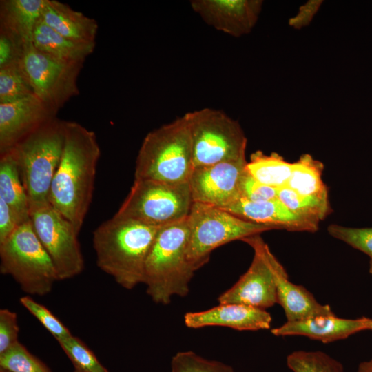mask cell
<instances>
[{
    "instance_id": "obj_1",
    "label": "cell",
    "mask_w": 372,
    "mask_h": 372,
    "mask_svg": "<svg viewBox=\"0 0 372 372\" xmlns=\"http://www.w3.org/2000/svg\"><path fill=\"white\" fill-rule=\"evenodd\" d=\"M65 143L48 201L79 234L92 202L101 149L96 134L65 121Z\"/></svg>"
},
{
    "instance_id": "obj_2",
    "label": "cell",
    "mask_w": 372,
    "mask_h": 372,
    "mask_svg": "<svg viewBox=\"0 0 372 372\" xmlns=\"http://www.w3.org/2000/svg\"><path fill=\"white\" fill-rule=\"evenodd\" d=\"M161 227L114 216L93 232L97 267L122 287L143 283L145 261Z\"/></svg>"
},
{
    "instance_id": "obj_3",
    "label": "cell",
    "mask_w": 372,
    "mask_h": 372,
    "mask_svg": "<svg viewBox=\"0 0 372 372\" xmlns=\"http://www.w3.org/2000/svg\"><path fill=\"white\" fill-rule=\"evenodd\" d=\"M188 216L158 230L147 255L143 283L156 304L166 305L172 297H185L196 269L187 258Z\"/></svg>"
},
{
    "instance_id": "obj_4",
    "label": "cell",
    "mask_w": 372,
    "mask_h": 372,
    "mask_svg": "<svg viewBox=\"0 0 372 372\" xmlns=\"http://www.w3.org/2000/svg\"><path fill=\"white\" fill-rule=\"evenodd\" d=\"M193 168L189 127L184 114L145 136L136 159L134 180L186 183Z\"/></svg>"
},
{
    "instance_id": "obj_5",
    "label": "cell",
    "mask_w": 372,
    "mask_h": 372,
    "mask_svg": "<svg viewBox=\"0 0 372 372\" xmlns=\"http://www.w3.org/2000/svg\"><path fill=\"white\" fill-rule=\"evenodd\" d=\"M64 123L65 121L53 118L9 151L17 165L30 207L49 202L51 184L64 147Z\"/></svg>"
},
{
    "instance_id": "obj_6",
    "label": "cell",
    "mask_w": 372,
    "mask_h": 372,
    "mask_svg": "<svg viewBox=\"0 0 372 372\" xmlns=\"http://www.w3.org/2000/svg\"><path fill=\"white\" fill-rule=\"evenodd\" d=\"M0 271L10 276L26 293L45 296L59 280L54 265L30 220L0 244Z\"/></svg>"
},
{
    "instance_id": "obj_7",
    "label": "cell",
    "mask_w": 372,
    "mask_h": 372,
    "mask_svg": "<svg viewBox=\"0 0 372 372\" xmlns=\"http://www.w3.org/2000/svg\"><path fill=\"white\" fill-rule=\"evenodd\" d=\"M188 221L187 258L196 270L208 262L213 250L225 244L278 229L271 225L247 221L224 209L197 203L192 204Z\"/></svg>"
},
{
    "instance_id": "obj_8",
    "label": "cell",
    "mask_w": 372,
    "mask_h": 372,
    "mask_svg": "<svg viewBox=\"0 0 372 372\" xmlns=\"http://www.w3.org/2000/svg\"><path fill=\"white\" fill-rule=\"evenodd\" d=\"M185 114L194 167L245 158L247 139L237 121L222 111L209 107Z\"/></svg>"
},
{
    "instance_id": "obj_9",
    "label": "cell",
    "mask_w": 372,
    "mask_h": 372,
    "mask_svg": "<svg viewBox=\"0 0 372 372\" xmlns=\"http://www.w3.org/2000/svg\"><path fill=\"white\" fill-rule=\"evenodd\" d=\"M192 204L188 183L134 180L114 216L162 227L186 218Z\"/></svg>"
},
{
    "instance_id": "obj_10",
    "label": "cell",
    "mask_w": 372,
    "mask_h": 372,
    "mask_svg": "<svg viewBox=\"0 0 372 372\" xmlns=\"http://www.w3.org/2000/svg\"><path fill=\"white\" fill-rule=\"evenodd\" d=\"M17 63L33 94L56 114L79 94L77 79L83 64L59 60L32 42L21 47Z\"/></svg>"
},
{
    "instance_id": "obj_11",
    "label": "cell",
    "mask_w": 372,
    "mask_h": 372,
    "mask_svg": "<svg viewBox=\"0 0 372 372\" xmlns=\"http://www.w3.org/2000/svg\"><path fill=\"white\" fill-rule=\"evenodd\" d=\"M30 220L54 265L59 280L79 275L84 260L73 224L49 202L30 207Z\"/></svg>"
},
{
    "instance_id": "obj_12",
    "label": "cell",
    "mask_w": 372,
    "mask_h": 372,
    "mask_svg": "<svg viewBox=\"0 0 372 372\" xmlns=\"http://www.w3.org/2000/svg\"><path fill=\"white\" fill-rule=\"evenodd\" d=\"M254 250L251 263L238 281L221 293L219 304H241L266 309L277 304L276 283L264 252L265 241L256 234L244 238Z\"/></svg>"
},
{
    "instance_id": "obj_13",
    "label": "cell",
    "mask_w": 372,
    "mask_h": 372,
    "mask_svg": "<svg viewBox=\"0 0 372 372\" xmlns=\"http://www.w3.org/2000/svg\"><path fill=\"white\" fill-rule=\"evenodd\" d=\"M246 158L193 168L188 184L193 203L225 209L240 198Z\"/></svg>"
},
{
    "instance_id": "obj_14",
    "label": "cell",
    "mask_w": 372,
    "mask_h": 372,
    "mask_svg": "<svg viewBox=\"0 0 372 372\" xmlns=\"http://www.w3.org/2000/svg\"><path fill=\"white\" fill-rule=\"evenodd\" d=\"M261 0H192L190 5L209 25L235 37L249 34L262 10Z\"/></svg>"
},
{
    "instance_id": "obj_15",
    "label": "cell",
    "mask_w": 372,
    "mask_h": 372,
    "mask_svg": "<svg viewBox=\"0 0 372 372\" xmlns=\"http://www.w3.org/2000/svg\"><path fill=\"white\" fill-rule=\"evenodd\" d=\"M56 116L34 94L0 103V156Z\"/></svg>"
},
{
    "instance_id": "obj_16",
    "label": "cell",
    "mask_w": 372,
    "mask_h": 372,
    "mask_svg": "<svg viewBox=\"0 0 372 372\" xmlns=\"http://www.w3.org/2000/svg\"><path fill=\"white\" fill-rule=\"evenodd\" d=\"M263 248L276 283L277 304L283 309L286 321L335 314L329 305L320 303L304 287L289 280L285 269L266 242Z\"/></svg>"
},
{
    "instance_id": "obj_17",
    "label": "cell",
    "mask_w": 372,
    "mask_h": 372,
    "mask_svg": "<svg viewBox=\"0 0 372 372\" xmlns=\"http://www.w3.org/2000/svg\"><path fill=\"white\" fill-rule=\"evenodd\" d=\"M364 331H372V318L366 316L343 318L333 314L303 320L286 321L282 325L271 329V333L278 337L304 336L323 343H330Z\"/></svg>"
},
{
    "instance_id": "obj_18",
    "label": "cell",
    "mask_w": 372,
    "mask_h": 372,
    "mask_svg": "<svg viewBox=\"0 0 372 372\" xmlns=\"http://www.w3.org/2000/svg\"><path fill=\"white\" fill-rule=\"evenodd\" d=\"M271 321V316L266 309L232 303L219 304L184 316L185 324L191 329L218 326L237 331H258L270 329Z\"/></svg>"
},
{
    "instance_id": "obj_19",
    "label": "cell",
    "mask_w": 372,
    "mask_h": 372,
    "mask_svg": "<svg viewBox=\"0 0 372 372\" xmlns=\"http://www.w3.org/2000/svg\"><path fill=\"white\" fill-rule=\"evenodd\" d=\"M247 221L271 225L289 231L315 232L319 224L292 213L278 198L260 202L239 198L225 209Z\"/></svg>"
},
{
    "instance_id": "obj_20",
    "label": "cell",
    "mask_w": 372,
    "mask_h": 372,
    "mask_svg": "<svg viewBox=\"0 0 372 372\" xmlns=\"http://www.w3.org/2000/svg\"><path fill=\"white\" fill-rule=\"evenodd\" d=\"M41 21L69 39L83 43H96V21L64 3L46 0Z\"/></svg>"
},
{
    "instance_id": "obj_21",
    "label": "cell",
    "mask_w": 372,
    "mask_h": 372,
    "mask_svg": "<svg viewBox=\"0 0 372 372\" xmlns=\"http://www.w3.org/2000/svg\"><path fill=\"white\" fill-rule=\"evenodd\" d=\"M45 3L46 0L1 1L0 31L9 34L20 45L31 43Z\"/></svg>"
},
{
    "instance_id": "obj_22",
    "label": "cell",
    "mask_w": 372,
    "mask_h": 372,
    "mask_svg": "<svg viewBox=\"0 0 372 372\" xmlns=\"http://www.w3.org/2000/svg\"><path fill=\"white\" fill-rule=\"evenodd\" d=\"M32 43L39 50L59 60L81 64L93 52L96 45V43H83L69 39L41 19L34 29Z\"/></svg>"
},
{
    "instance_id": "obj_23",
    "label": "cell",
    "mask_w": 372,
    "mask_h": 372,
    "mask_svg": "<svg viewBox=\"0 0 372 372\" xmlns=\"http://www.w3.org/2000/svg\"><path fill=\"white\" fill-rule=\"evenodd\" d=\"M0 198L10 207L20 225L30 220L28 196L10 152L0 156Z\"/></svg>"
},
{
    "instance_id": "obj_24",
    "label": "cell",
    "mask_w": 372,
    "mask_h": 372,
    "mask_svg": "<svg viewBox=\"0 0 372 372\" xmlns=\"http://www.w3.org/2000/svg\"><path fill=\"white\" fill-rule=\"evenodd\" d=\"M293 167V163L287 162L278 153L267 155L261 151L251 154L246 165L247 172L255 179L278 190L287 186Z\"/></svg>"
},
{
    "instance_id": "obj_25",
    "label": "cell",
    "mask_w": 372,
    "mask_h": 372,
    "mask_svg": "<svg viewBox=\"0 0 372 372\" xmlns=\"http://www.w3.org/2000/svg\"><path fill=\"white\" fill-rule=\"evenodd\" d=\"M324 165L308 154H302L293 163L287 187L300 195L328 196L327 187L322 180Z\"/></svg>"
},
{
    "instance_id": "obj_26",
    "label": "cell",
    "mask_w": 372,
    "mask_h": 372,
    "mask_svg": "<svg viewBox=\"0 0 372 372\" xmlns=\"http://www.w3.org/2000/svg\"><path fill=\"white\" fill-rule=\"evenodd\" d=\"M278 198L295 215L318 224L331 212L328 196H302L285 187L278 190Z\"/></svg>"
},
{
    "instance_id": "obj_27",
    "label": "cell",
    "mask_w": 372,
    "mask_h": 372,
    "mask_svg": "<svg viewBox=\"0 0 372 372\" xmlns=\"http://www.w3.org/2000/svg\"><path fill=\"white\" fill-rule=\"evenodd\" d=\"M286 363L292 372H345L341 362L320 351H293Z\"/></svg>"
},
{
    "instance_id": "obj_28",
    "label": "cell",
    "mask_w": 372,
    "mask_h": 372,
    "mask_svg": "<svg viewBox=\"0 0 372 372\" xmlns=\"http://www.w3.org/2000/svg\"><path fill=\"white\" fill-rule=\"evenodd\" d=\"M57 342L72 362L74 372H109L79 338L72 335Z\"/></svg>"
},
{
    "instance_id": "obj_29",
    "label": "cell",
    "mask_w": 372,
    "mask_h": 372,
    "mask_svg": "<svg viewBox=\"0 0 372 372\" xmlns=\"http://www.w3.org/2000/svg\"><path fill=\"white\" fill-rule=\"evenodd\" d=\"M0 369L8 372H52L20 342L0 355Z\"/></svg>"
},
{
    "instance_id": "obj_30",
    "label": "cell",
    "mask_w": 372,
    "mask_h": 372,
    "mask_svg": "<svg viewBox=\"0 0 372 372\" xmlns=\"http://www.w3.org/2000/svg\"><path fill=\"white\" fill-rule=\"evenodd\" d=\"M34 94L25 81L17 61L0 67V103Z\"/></svg>"
},
{
    "instance_id": "obj_31",
    "label": "cell",
    "mask_w": 372,
    "mask_h": 372,
    "mask_svg": "<svg viewBox=\"0 0 372 372\" xmlns=\"http://www.w3.org/2000/svg\"><path fill=\"white\" fill-rule=\"evenodd\" d=\"M171 372H234L223 362L206 359L192 351H180L172 358Z\"/></svg>"
},
{
    "instance_id": "obj_32",
    "label": "cell",
    "mask_w": 372,
    "mask_h": 372,
    "mask_svg": "<svg viewBox=\"0 0 372 372\" xmlns=\"http://www.w3.org/2000/svg\"><path fill=\"white\" fill-rule=\"evenodd\" d=\"M332 237L366 254L369 258V273L372 275V227H349L337 224L328 226Z\"/></svg>"
},
{
    "instance_id": "obj_33",
    "label": "cell",
    "mask_w": 372,
    "mask_h": 372,
    "mask_svg": "<svg viewBox=\"0 0 372 372\" xmlns=\"http://www.w3.org/2000/svg\"><path fill=\"white\" fill-rule=\"evenodd\" d=\"M19 302L39 321L56 341L72 335L64 324L47 307L36 302L30 296L20 298Z\"/></svg>"
},
{
    "instance_id": "obj_34",
    "label": "cell",
    "mask_w": 372,
    "mask_h": 372,
    "mask_svg": "<svg viewBox=\"0 0 372 372\" xmlns=\"http://www.w3.org/2000/svg\"><path fill=\"white\" fill-rule=\"evenodd\" d=\"M240 198L251 202H260L278 198V189L255 179L245 169L239 184Z\"/></svg>"
},
{
    "instance_id": "obj_35",
    "label": "cell",
    "mask_w": 372,
    "mask_h": 372,
    "mask_svg": "<svg viewBox=\"0 0 372 372\" xmlns=\"http://www.w3.org/2000/svg\"><path fill=\"white\" fill-rule=\"evenodd\" d=\"M19 333L17 313L8 309H0V355L19 342Z\"/></svg>"
},
{
    "instance_id": "obj_36",
    "label": "cell",
    "mask_w": 372,
    "mask_h": 372,
    "mask_svg": "<svg viewBox=\"0 0 372 372\" xmlns=\"http://www.w3.org/2000/svg\"><path fill=\"white\" fill-rule=\"evenodd\" d=\"M322 1L311 0L302 5L297 14L289 19V25L295 29H301L308 25L319 10Z\"/></svg>"
},
{
    "instance_id": "obj_37",
    "label": "cell",
    "mask_w": 372,
    "mask_h": 372,
    "mask_svg": "<svg viewBox=\"0 0 372 372\" xmlns=\"http://www.w3.org/2000/svg\"><path fill=\"white\" fill-rule=\"evenodd\" d=\"M19 225L10 207L0 198V244L6 241Z\"/></svg>"
},
{
    "instance_id": "obj_38",
    "label": "cell",
    "mask_w": 372,
    "mask_h": 372,
    "mask_svg": "<svg viewBox=\"0 0 372 372\" xmlns=\"http://www.w3.org/2000/svg\"><path fill=\"white\" fill-rule=\"evenodd\" d=\"M21 46L9 34L0 31V67L17 61Z\"/></svg>"
},
{
    "instance_id": "obj_39",
    "label": "cell",
    "mask_w": 372,
    "mask_h": 372,
    "mask_svg": "<svg viewBox=\"0 0 372 372\" xmlns=\"http://www.w3.org/2000/svg\"><path fill=\"white\" fill-rule=\"evenodd\" d=\"M355 372H372V358L360 362Z\"/></svg>"
},
{
    "instance_id": "obj_40",
    "label": "cell",
    "mask_w": 372,
    "mask_h": 372,
    "mask_svg": "<svg viewBox=\"0 0 372 372\" xmlns=\"http://www.w3.org/2000/svg\"><path fill=\"white\" fill-rule=\"evenodd\" d=\"M0 372H8V371H6V370H3V369H0Z\"/></svg>"
}]
</instances>
